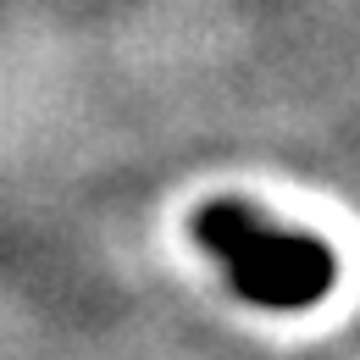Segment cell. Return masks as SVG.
I'll return each mask as SVG.
<instances>
[{
    "label": "cell",
    "mask_w": 360,
    "mask_h": 360,
    "mask_svg": "<svg viewBox=\"0 0 360 360\" xmlns=\"http://www.w3.org/2000/svg\"><path fill=\"white\" fill-rule=\"evenodd\" d=\"M194 238L222 261L233 288L255 305L300 311L333 288V250L327 244L300 238V233H271L244 205H227V200L205 205L194 217Z\"/></svg>",
    "instance_id": "obj_1"
}]
</instances>
